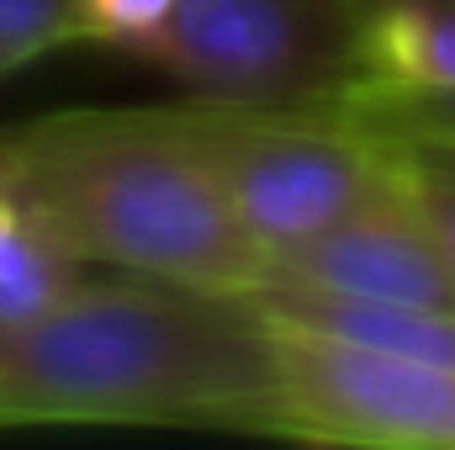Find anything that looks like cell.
I'll use <instances>...</instances> for the list:
<instances>
[{
  "label": "cell",
  "mask_w": 455,
  "mask_h": 450,
  "mask_svg": "<svg viewBox=\"0 0 455 450\" xmlns=\"http://www.w3.org/2000/svg\"><path fill=\"white\" fill-rule=\"evenodd\" d=\"M5 75H11V64H5V59H0V80H5Z\"/></svg>",
  "instance_id": "obj_14"
},
{
  "label": "cell",
  "mask_w": 455,
  "mask_h": 450,
  "mask_svg": "<svg viewBox=\"0 0 455 450\" xmlns=\"http://www.w3.org/2000/svg\"><path fill=\"white\" fill-rule=\"evenodd\" d=\"M80 37H85L80 0H0V59L11 69Z\"/></svg>",
  "instance_id": "obj_10"
},
{
  "label": "cell",
  "mask_w": 455,
  "mask_h": 450,
  "mask_svg": "<svg viewBox=\"0 0 455 450\" xmlns=\"http://www.w3.org/2000/svg\"><path fill=\"white\" fill-rule=\"evenodd\" d=\"M349 117H360L381 138H413V143H445L455 149V91L413 96V91H371L360 96Z\"/></svg>",
  "instance_id": "obj_11"
},
{
  "label": "cell",
  "mask_w": 455,
  "mask_h": 450,
  "mask_svg": "<svg viewBox=\"0 0 455 450\" xmlns=\"http://www.w3.org/2000/svg\"><path fill=\"white\" fill-rule=\"evenodd\" d=\"M392 149V175L424 213L429 233L440 238L445 260L455 270V149L445 143H413V138H387Z\"/></svg>",
  "instance_id": "obj_9"
},
{
  "label": "cell",
  "mask_w": 455,
  "mask_h": 450,
  "mask_svg": "<svg viewBox=\"0 0 455 450\" xmlns=\"http://www.w3.org/2000/svg\"><path fill=\"white\" fill-rule=\"evenodd\" d=\"M80 265L85 260L32 197L0 186V329L43 318L53 302H64L85 281Z\"/></svg>",
  "instance_id": "obj_8"
},
{
  "label": "cell",
  "mask_w": 455,
  "mask_h": 450,
  "mask_svg": "<svg viewBox=\"0 0 455 450\" xmlns=\"http://www.w3.org/2000/svg\"><path fill=\"white\" fill-rule=\"evenodd\" d=\"M5 143L11 186L48 213L85 265L228 297L265 286L270 254L170 107L69 112Z\"/></svg>",
  "instance_id": "obj_2"
},
{
  "label": "cell",
  "mask_w": 455,
  "mask_h": 450,
  "mask_svg": "<svg viewBox=\"0 0 455 450\" xmlns=\"http://www.w3.org/2000/svg\"><path fill=\"white\" fill-rule=\"evenodd\" d=\"M0 186H11V143L0 138Z\"/></svg>",
  "instance_id": "obj_13"
},
{
  "label": "cell",
  "mask_w": 455,
  "mask_h": 450,
  "mask_svg": "<svg viewBox=\"0 0 455 450\" xmlns=\"http://www.w3.org/2000/svg\"><path fill=\"white\" fill-rule=\"evenodd\" d=\"M265 281H302L360 302L455 313L451 260L397 175H387V186L365 197L355 213H344L339 223L275 254Z\"/></svg>",
  "instance_id": "obj_6"
},
{
  "label": "cell",
  "mask_w": 455,
  "mask_h": 450,
  "mask_svg": "<svg viewBox=\"0 0 455 450\" xmlns=\"http://www.w3.org/2000/svg\"><path fill=\"white\" fill-rule=\"evenodd\" d=\"M360 21L365 91H455V0H349Z\"/></svg>",
  "instance_id": "obj_7"
},
{
  "label": "cell",
  "mask_w": 455,
  "mask_h": 450,
  "mask_svg": "<svg viewBox=\"0 0 455 450\" xmlns=\"http://www.w3.org/2000/svg\"><path fill=\"white\" fill-rule=\"evenodd\" d=\"M275 334L254 297L80 281L0 329V424H223L275 435Z\"/></svg>",
  "instance_id": "obj_1"
},
{
  "label": "cell",
  "mask_w": 455,
  "mask_h": 450,
  "mask_svg": "<svg viewBox=\"0 0 455 450\" xmlns=\"http://www.w3.org/2000/svg\"><path fill=\"white\" fill-rule=\"evenodd\" d=\"M180 0H80L85 11V37L112 43V48H132L154 21H164Z\"/></svg>",
  "instance_id": "obj_12"
},
{
  "label": "cell",
  "mask_w": 455,
  "mask_h": 450,
  "mask_svg": "<svg viewBox=\"0 0 455 450\" xmlns=\"http://www.w3.org/2000/svg\"><path fill=\"white\" fill-rule=\"evenodd\" d=\"M191 96L349 112L365 91L349 0H180L132 48Z\"/></svg>",
  "instance_id": "obj_4"
},
{
  "label": "cell",
  "mask_w": 455,
  "mask_h": 450,
  "mask_svg": "<svg viewBox=\"0 0 455 450\" xmlns=\"http://www.w3.org/2000/svg\"><path fill=\"white\" fill-rule=\"evenodd\" d=\"M275 435L381 450H455V371L275 324Z\"/></svg>",
  "instance_id": "obj_5"
},
{
  "label": "cell",
  "mask_w": 455,
  "mask_h": 450,
  "mask_svg": "<svg viewBox=\"0 0 455 450\" xmlns=\"http://www.w3.org/2000/svg\"><path fill=\"white\" fill-rule=\"evenodd\" d=\"M218 170L233 213L275 260L376 197L392 175V149L349 112L243 107L191 96L170 107Z\"/></svg>",
  "instance_id": "obj_3"
}]
</instances>
